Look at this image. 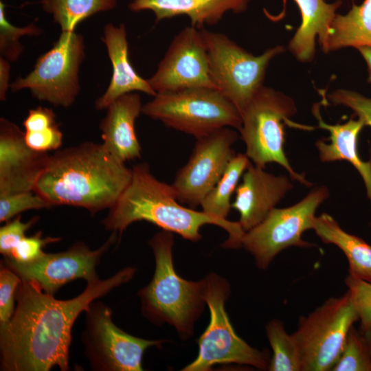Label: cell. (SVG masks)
<instances>
[{
    "label": "cell",
    "instance_id": "44dd1931",
    "mask_svg": "<svg viewBox=\"0 0 371 371\" xmlns=\"http://www.w3.org/2000/svg\"><path fill=\"white\" fill-rule=\"evenodd\" d=\"M249 0H133L128 8L133 12L151 10L156 22L176 16L186 15L191 25L198 29L216 24L231 10L240 13L247 10Z\"/></svg>",
    "mask_w": 371,
    "mask_h": 371
},
{
    "label": "cell",
    "instance_id": "30bf717a",
    "mask_svg": "<svg viewBox=\"0 0 371 371\" xmlns=\"http://www.w3.org/2000/svg\"><path fill=\"white\" fill-rule=\"evenodd\" d=\"M329 194L326 186L315 187L297 203L273 208L261 223L245 232L242 247L254 257L259 269H267L275 257L288 247L314 246L303 240L302 234L312 229L315 212Z\"/></svg>",
    "mask_w": 371,
    "mask_h": 371
},
{
    "label": "cell",
    "instance_id": "ab89813d",
    "mask_svg": "<svg viewBox=\"0 0 371 371\" xmlns=\"http://www.w3.org/2000/svg\"><path fill=\"white\" fill-rule=\"evenodd\" d=\"M370 225H371V223H370Z\"/></svg>",
    "mask_w": 371,
    "mask_h": 371
},
{
    "label": "cell",
    "instance_id": "5b68a950",
    "mask_svg": "<svg viewBox=\"0 0 371 371\" xmlns=\"http://www.w3.org/2000/svg\"><path fill=\"white\" fill-rule=\"evenodd\" d=\"M297 112L293 100L273 89L262 86L242 113L239 130L246 147L245 154L256 166L264 168L276 163L283 167L293 181L310 188L304 173L295 172L284 152V125H296L289 120Z\"/></svg>",
    "mask_w": 371,
    "mask_h": 371
},
{
    "label": "cell",
    "instance_id": "7a4b0ae2",
    "mask_svg": "<svg viewBox=\"0 0 371 371\" xmlns=\"http://www.w3.org/2000/svg\"><path fill=\"white\" fill-rule=\"evenodd\" d=\"M131 177L132 168L102 144L84 142L49 155L34 192L52 207L75 206L95 214L115 204Z\"/></svg>",
    "mask_w": 371,
    "mask_h": 371
},
{
    "label": "cell",
    "instance_id": "f1b7e54d",
    "mask_svg": "<svg viewBox=\"0 0 371 371\" xmlns=\"http://www.w3.org/2000/svg\"><path fill=\"white\" fill-rule=\"evenodd\" d=\"M5 5L0 1V54L10 62L19 59L23 51L20 38L24 36H38L41 30L31 23L25 27L13 25L5 16Z\"/></svg>",
    "mask_w": 371,
    "mask_h": 371
},
{
    "label": "cell",
    "instance_id": "ba28073f",
    "mask_svg": "<svg viewBox=\"0 0 371 371\" xmlns=\"http://www.w3.org/2000/svg\"><path fill=\"white\" fill-rule=\"evenodd\" d=\"M200 30L207 47L210 74L216 88L242 114L263 86L269 62L284 49L278 45L256 56L225 34L210 32L204 27Z\"/></svg>",
    "mask_w": 371,
    "mask_h": 371
},
{
    "label": "cell",
    "instance_id": "1f68e13d",
    "mask_svg": "<svg viewBox=\"0 0 371 371\" xmlns=\"http://www.w3.org/2000/svg\"><path fill=\"white\" fill-rule=\"evenodd\" d=\"M21 278L1 263L0 270V327L11 319L14 310V300Z\"/></svg>",
    "mask_w": 371,
    "mask_h": 371
},
{
    "label": "cell",
    "instance_id": "d590c367",
    "mask_svg": "<svg viewBox=\"0 0 371 371\" xmlns=\"http://www.w3.org/2000/svg\"><path fill=\"white\" fill-rule=\"evenodd\" d=\"M24 137L27 146L38 151L57 150L63 143V133L57 124L42 129L25 131Z\"/></svg>",
    "mask_w": 371,
    "mask_h": 371
},
{
    "label": "cell",
    "instance_id": "d6a6232c",
    "mask_svg": "<svg viewBox=\"0 0 371 371\" xmlns=\"http://www.w3.org/2000/svg\"><path fill=\"white\" fill-rule=\"evenodd\" d=\"M60 240L58 237H43L42 232L39 231L33 236L23 238L5 258L18 262H29L41 257L45 253L43 248L47 245Z\"/></svg>",
    "mask_w": 371,
    "mask_h": 371
},
{
    "label": "cell",
    "instance_id": "ffe728a7",
    "mask_svg": "<svg viewBox=\"0 0 371 371\" xmlns=\"http://www.w3.org/2000/svg\"><path fill=\"white\" fill-rule=\"evenodd\" d=\"M312 111L318 127L330 133L328 138L315 143L320 161L326 163L345 160L350 163L362 177L371 204V158L363 161L358 152V138L363 123L359 119L350 118L344 124H328L322 118L319 104H315Z\"/></svg>",
    "mask_w": 371,
    "mask_h": 371
},
{
    "label": "cell",
    "instance_id": "9a60e30c",
    "mask_svg": "<svg viewBox=\"0 0 371 371\" xmlns=\"http://www.w3.org/2000/svg\"><path fill=\"white\" fill-rule=\"evenodd\" d=\"M148 82L157 93L196 87L216 89L200 29L191 25L175 36Z\"/></svg>",
    "mask_w": 371,
    "mask_h": 371
},
{
    "label": "cell",
    "instance_id": "9c48e42d",
    "mask_svg": "<svg viewBox=\"0 0 371 371\" xmlns=\"http://www.w3.org/2000/svg\"><path fill=\"white\" fill-rule=\"evenodd\" d=\"M359 320L348 291L300 317L293 335L299 347L302 371L331 370L349 330Z\"/></svg>",
    "mask_w": 371,
    "mask_h": 371
},
{
    "label": "cell",
    "instance_id": "2e32d148",
    "mask_svg": "<svg viewBox=\"0 0 371 371\" xmlns=\"http://www.w3.org/2000/svg\"><path fill=\"white\" fill-rule=\"evenodd\" d=\"M49 155L31 148L24 132L11 121L0 119V196L34 191Z\"/></svg>",
    "mask_w": 371,
    "mask_h": 371
},
{
    "label": "cell",
    "instance_id": "83f0119b",
    "mask_svg": "<svg viewBox=\"0 0 371 371\" xmlns=\"http://www.w3.org/2000/svg\"><path fill=\"white\" fill-rule=\"evenodd\" d=\"M333 371H371V353L363 333L352 326Z\"/></svg>",
    "mask_w": 371,
    "mask_h": 371
},
{
    "label": "cell",
    "instance_id": "d4e9b609",
    "mask_svg": "<svg viewBox=\"0 0 371 371\" xmlns=\"http://www.w3.org/2000/svg\"><path fill=\"white\" fill-rule=\"evenodd\" d=\"M251 164L245 153L236 154L219 181L202 200L200 204L202 211L216 218L227 220L232 207V195L236 191L240 178Z\"/></svg>",
    "mask_w": 371,
    "mask_h": 371
},
{
    "label": "cell",
    "instance_id": "e575fe53",
    "mask_svg": "<svg viewBox=\"0 0 371 371\" xmlns=\"http://www.w3.org/2000/svg\"><path fill=\"white\" fill-rule=\"evenodd\" d=\"M34 217L27 222H23L20 215L6 222L0 228V253L7 257L18 243L26 236V232L38 220Z\"/></svg>",
    "mask_w": 371,
    "mask_h": 371
},
{
    "label": "cell",
    "instance_id": "f546056e",
    "mask_svg": "<svg viewBox=\"0 0 371 371\" xmlns=\"http://www.w3.org/2000/svg\"><path fill=\"white\" fill-rule=\"evenodd\" d=\"M49 207L51 205L34 191L1 196L0 222H8L24 211Z\"/></svg>",
    "mask_w": 371,
    "mask_h": 371
},
{
    "label": "cell",
    "instance_id": "cb8c5ba5",
    "mask_svg": "<svg viewBox=\"0 0 371 371\" xmlns=\"http://www.w3.org/2000/svg\"><path fill=\"white\" fill-rule=\"evenodd\" d=\"M348 47H371V0L353 3L348 13L337 14L321 47L328 52Z\"/></svg>",
    "mask_w": 371,
    "mask_h": 371
},
{
    "label": "cell",
    "instance_id": "603a6c76",
    "mask_svg": "<svg viewBox=\"0 0 371 371\" xmlns=\"http://www.w3.org/2000/svg\"><path fill=\"white\" fill-rule=\"evenodd\" d=\"M312 229L323 243L334 245L342 251L348 262L349 276L371 283L370 245L344 230L325 212L314 217Z\"/></svg>",
    "mask_w": 371,
    "mask_h": 371
},
{
    "label": "cell",
    "instance_id": "4dcf8cb0",
    "mask_svg": "<svg viewBox=\"0 0 371 371\" xmlns=\"http://www.w3.org/2000/svg\"><path fill=\"white\" fill-rule=\"evenodd\" d=\"M351 302L360 321V330L371 327V283L348 276L345 279Z\"/></svg>",
    "mask_w": 371,
    "mask_h": 371
},
{
    "label": "cell",
    "instance_id": "3957f363",
    "mask_svg": "<svg viewBox=\"0 0 371 371\" xmlns=\"http://www.w3.org/2000/svg\"><path fill=\"white\" fill-rule=\"evenodd\" d=\"M139 221L150 222L192 242L201 238V227L206 224L215 225L229 234L223 244L226 248L242 247L245 233L238 221L220 220L203 211L181 205L172 185L155 178L147 163L133 167L128 186L109 209L102 223L106 230L121 236L130 225Z\"/></svg>",
    "mask_w": 371,
    "mask_h": 371
},
{
    "label": "cell",
    "instance_id": "4fadbf2b",
    "mask_svg": "<svg viewBox=\"0 0 371 371\" xmlns=\"http://www.w3.org/2000/svg\"><path fill=\"white\" fill-rule=\"evenodd\" d=\"M237 133L229 127L196 138L192 154L176 173L172 184L177 200L190 208L200 205L236 155L232 145Z\"/></svg>",
    "mask_w": 371,
    "mask_h": 371
},
{
    "label": "cell",
    "instance_id": "ac0fdd59",
    "mask_svg": "<svg viewBox=\"0 0 371 371\" xmlns=\"http://www.w3.org/2000/svg\"><path fill=\"white\" fill-rule=\"evenodd\" d=\"M142 106L138 93L124 94L106 108V114L100 124L102 144L110 154L123 163L142 157L135 124L142 113Z\"/></svg>",
    "mask_w": 371,
    "mask_h": 371
},
{
    "label": "cell",
    "instance_id": "e0dca14e",
    "mask_svg": "<svg viewBox=\"0 0 371 371\" xmlns=\"http://www.w3.org/2000/svg\"><path fill=\"white\" fill-rule=\"evenodd\" d=\"M293 188L287 176H276L251 164L243 175L232 203L239 213L243 229L247 232L261 223Z\"/></svg>",
    "mask_w": 371,
    "mask_h": 371
},
{
    "label": "cell",
    "instance_id": "836d02e7",
    "mask_svg": "<svg viewBox=\"0 0 371 371\" xmlns=\"http://www.w3.org/2000/svg\"><path fill=\"white\" fill-rule=\"evenodd\" d=\"M335 105H343L351 109L364 126H371V99L347 89H337L328 96Z\"/></svg>",
    "mask_w": 371,
    "mask_h": 371
},
{
    "label": "cell",
    "instance_id": "8992f818",
    "mask_svg": "<svg viewBox=\"0 0 371 371\" xmlns=\"http://www.w3.org/2000/svg\"><path fill=\"white\" fill-rule=\"evenodd\" d=\"M142 113L196 138L224 127L240 129L242 115L216 89L196 87L157 93Z\"/></svg>",
    "mask_w": 371,
    "mask_h": 371
},
{
    "label": "cell",
    "instance_id": "8d00e7d4",
    "mask_svg": "<svg viewBox=\"0 0 371 371\" xmlns=\"http://www.w3.org/2000/svg\"><path fill=\"white\" fill-rule=\"evenodd\" d=\"M10 61L0 57V99L4 101L9 88Z\"/></svg>",
    "mask_w": 371,
    "mask_h": 371
},
{
    "label": "cell",
    "instance_id": "7402d4cb",
    "mask_svg": "<svg viewBox=\"0 0 371 371\" xmlns=\"http://www.w3.org/2000/svg\"><path fill=\"white\" fill-rule=\"evenodd\" d=\"M302 16V23L289 43V49L301 62L311 61L315 53V38L321 47L342 1L328 3L324 0H294Z\"/></svg>",
    "mask_w": 371,
    "mask_h": 371
},
{
    "label": "cell",
    "instance_id": "74e56055",
    "mask_svg": "<svg viewBox=\"0 0 371 371\" xmlns=\"http://www.w3.org/2000/svg\"><path fill=\"white\" fill-rule=\"evenodd\" d=\"M357 49L366 60L368 66V82L371 84V47H362Z\"/></svg>",
    "mask_w": 371,
    "mask_h": 371
},
{
    "label": "cell",
    "instance_id": "484cf974",
    "mask_svg": "<svg viewBox=\"0 0 371 371\" xmlns=\"http://www.w3.org/2000/svg\"><path fill=\"white\" fill-rule=\"evenodd\" d=\"M117 0H41L43 10L52 16L62 32H74L89 16L114 9Z\"/></svg>",
    "mask_w": 371,
    "mask_h": 371
},
{
    "label": "cell",
    "instance_id": "52a82bcc",
    "mask_svg": "<svg viewBox=\"0 0 371 371\" xmlns=\"http://www.w3.org/2000/svg\"><path fill=\"white\" fill-rule=\"evenodd\" d=\"M204 295L210 310V322L198 340L196 358L183 371H210L216 364L237 363L268 369L267 355L249 346L234 330L225 308L229 295V282L214 273L205 278Z\"/></svg>",
    "mask_w": 371,
    "mask_h": 371
},
{
    "label": "cell",
    "instance_id": "8fae6325",
    "mask_svg": "<svg viewBox=\"0 0 371 371\" xmlns=\"http://www.w3.org/2000/svg\"><path fill=\"white\" fill-rule=\"evenodd\" d=\"M85 57L82 36L63 31L53 47L37 59L33 70L10 85L11 90L27 89L39 100L69 107L80 92L78 73Z\"/></svg>",
    "mask_w": 371,
    "mask_h": 371
},
{
    "label": "cell",
    "instance_id": "4316f807",
    "mask_svg": "<svg viewBox=\"0 0 371 371\" xmlns=\"http://www.w3.org/2000/svg\"><path fill=\"white\" fill-rule=\"evenodd\" d=\"M267 337L273 355L268 367L269 371H302L299 347L293 334L285 330L284 323L273 319L266 326Z\"/></svg>",
    "mask_w": 371,
    "mask_h": 371
},
{
    "label": "cell",
    "instance_id": "f35d334b",
    "mask_svg": "<svg viewBox=\"0 0 371 371\" xmlns=\"http://www.w3.org/2000/svg\"><path fill=\"white\" fill-rule=\"evenodd\" d=\"M363 334L371 353V327L368 330L364 332Z\"/></svg>",
    "mask_w": 371,
    "mask_h": 371
},
{
    "label": "cell",
    "instance_id": "7c38bea8",
    "mask_svg": "<svg viewBox=\"0 0 371 371\" xmlns=\"http://www.w3.org/2000/svg\"><path fill=\"white\" fill-rule=\"evenodd\" d=\"M85 313L82 341L93 370L142 371L145 350L164 342L137 337L121 330L113 322L111 308L102 302L94 300Z\"/></svg>",
    "mask_w": 371,
    "mask_h": 371
},
{
    "label": "cell",
    "instance_id": "277c9868",
    "mask_svg": "<svg viewBox=\"0 0 371 371\" xmlns=\"http://www.w3.org/2000/svg\"><path fill=\"white\" fill-rule=\"evenodd\" d=\"M155 260L150 283L137 295L142 314L151 322L172 326L183 338L192 335L194 324L205 303V278L188 281L176 272L172 261L173 234L163 230L148 241Z\"/></svg>",
    "mask_w": 371,
    "mask_h": 371
},
{
    "label": "cell",
    "instance_id": "6da1fadb",
    "mask_svg": "<svg viewBox=\"0 0 371 371\" xmlns=\"http://www.w3.org/2000/svg\"><path fill=\"white\" fill-rule=\"evenodd\" d=\"M136 271L125 267L111 277L87 282L78 296L57 300L34 282L21 280L10 322L0 327L1 370L48 371L69 369L72 326L94 300L131 280Z\"/></svg>",
    "mask_w": 371,
    "mask_h": 371
},
{
    "label": "cell",
    "instance_id": "d6986e66",
    "mask_svg": "<svg viewBox=\"0 0 371 371\" xmlns=\"http://www.w3.org/2000/svg\"><path fill=\"white\" fill-rule=\"evenodd\" d=\"M102 41L111 62L113 73L106 91L95 102V109H106L119 97L134 91L155 96L157 93L148 80L142 78L131 64L125 25L106 24L104 28Z\"/></svg>",
    "mask_w": 371,
    "mask_h": 371
},
{
    "label": "cell",
    "instance_id": "5bb4252c",
    "mask_svg": "<svg viewBox=\"0 0 371 371\" xmlns=\"http://www.w3.org/2000/svg\"><path fill=\"white\" fill-rule=\"evenodd\" d=\"M117 238V233L112 232L106 242L94 250L79 241L66 251L45 252L38 259L29 262H18L5 258L1 263L14 271L21 280L33 281L44 292L54 295L63 285L76 279H84L87 282L98 279L96 266Z\"/></svg>",
    "mask_w": 371,
    "mask_h": 371
}]
</instances>
